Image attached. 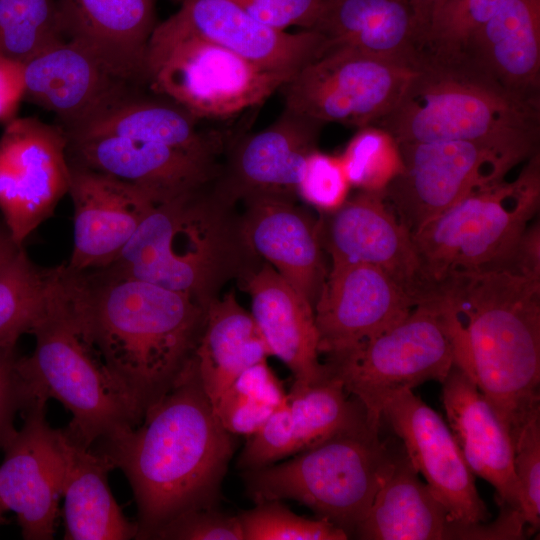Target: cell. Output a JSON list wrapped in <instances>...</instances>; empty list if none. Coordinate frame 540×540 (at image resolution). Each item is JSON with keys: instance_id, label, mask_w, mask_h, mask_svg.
Here are the masks:
<instances>
[{"instance_id": "cell-37", "label": "cell", "mask_w": 540, "mask_h": 540, "mask_svg": "<svg viewBox=\"0 0 540 540\" xmlns=\"http://www.w3.org/2000/svg\"><path fill=\"white\" fill-rule=\"evenodd\" d=\"M244 540H346L349 536L322 518L292 512L280 500L256 504L238 514Z\"/></svg>"}, {"instance_id": "cell-44", "label": "cell", "mask_w": 540, "mask_h": 540, "mask_svg": "<svg viewBox=\"0 0 540 540\" xmlns=\"http://www.w3.org/2000/svg\"><path fill=\"white\" fill-rule=\"evenodd\" d=\"M505 270L540 280V223L533 221L520 235Z\"/></svg>"}, {"instance_id": "cell-29", "label": "cell", "mask_w": 540, "mask_h": 540, "mask_svg": "<svg viewBox=\"0 0 540 540\" xmlns=\"http://www.w3.org/2000/svg\"><path fill=\"white\" fill-rule=\"evenodd\" d=\"M464 62L540 102V0H505L474 33Z\"/></svg>"}, {"instance_id": "cell-19", "label": "cell", "mask_w": 540, "mask_h": 540, "mask_svg": "<svg viewBox=\"0 0 540 540\" xmlns=\"http://www.w3.org/2000/svg\"><path fill=\"white\" fill-rule=\"evenodd\" d=\"M383 417L452 521L463 525L489 521L491 515L477 491L475 475L441 415L412 390H405L387 402Z\"/></svg>"}, {"instance_id": "cell-4", "label": "cell", "mask_w": 540, "mask_h": 540, "mask_svg": "<svg viewBox=\"0 0 540 540\" xmlns=\"http://www.w3.org/2000/svg\"><path fill=\"white\" fill-rule=\"evenodd\" d=\"M440 296L463 331L459 365L510 436L540 411V280L507 270L451 275Z\"/></svg>"}, {"instance_id": "cell-24", "label": "cell", "mask_w": 540, "mask_h": 540, "mask_svg": "<svg viewBox=\"0 0 540 540\" xmlns=\"http://www.w3.org/2000/svg\"><path fill=\"white\" fill-rule=\"evenodd\" d=\"M64 37L93 54L114 76L145 86V58L158 24L155 0H57Z\"/></svg>"}, {"instance_id": "cell-14", "label": "cell", "mask_w": 540, "mask_h": 540, "mask_svg": "<svg viewBox=\"0 0 540 540\" xmlns=\"http://www.w3.org/2000/svg\"><path fill=\"white\" fill-rule=\"evenodd\" d=\"M67 137L59 125L16 117L0 136V212L19 246L68 193Z\"/></svg>"}, {"instance_id": "cell-6", "label": "cell", "mask_w": 540, "mask_h": 540, "mask_svg": "<svg viewBox=\"0 0 540 540\" xmlns=\"http://www.w3.org/2000/svg\"><path fill=\"white\" fill-rule=\"evenodd\" d=\"M376 125L397 142L470 141L518 165L539 153L540 102L508 92L467 62L426 63Z\"/></svg>"}, {"instance_id": "cell-23", "label": "cell", "mask_w": 540, "mask_h": 540, "mask_svg": "<svg viewBox=\"0 0 540 540\" xmlns=\"http://www.w3.org/2000/svg\"><path fill=\"white\" fill-rule=\"evenodd\" d=\"M175 23L269 71L294 75L327 48L316 30L272 29L234 0H180Z\"/></svg>"}, {"instance_id": "cell-30", "label": "cell", "mask_w": 540, "mask_h": 540, "mask_svg": "<svg viewBox=\"0 0 540 540\" xmlns=\"http://www.w3.org/2000/svg\"><path fill=\"white\" fill-rule=\"evenodd\" d=\"M328 47L343 46L421 68L419 30L409 0H325L316 27Z\"/></svg>"}, {"instance_id": "cell-47", "label": "cell", "mask_w": 540, "mask_h": 540, "mask_svg": "<svg viewBox=\"0 0 540 540\" xmlns=\"http://www.w3.org/2000/svg\"><path fill=\"white\" fill-rule=\"evenodd\" d=\"M5 511V508L0 500V522L2 521V513Z\"/></svg>"}, {"instance_id": "cell-17", "label": "cell", "mask_w": 540, "mask_h": 540, "mask_svg": "<svg viewBox=\"0 0 540 540\" xmlns=\"http://www.w3.org/2000/svg\"><path fill=\"white\" fill-rule=\"evenodd\" d=\"M323 126L284 108L266 128L237 133L226 149L214 189L234 204L259 198L296 200L302 166L318 149Z\"/></svg>"}, {"instance_id": "cell-45", "label": "cell", "mask_w": 540, "mask_h": 540, "mask_svg": "<svg viewBox=\"0 0 540 540\" xmlns=\"http://www.w3.org/2000/svg\"><path fill=\"white\" fill-rule=\"evenodd\" d=\"M413 8L418 30L420 45L429 26L432 15L442 0H409Z\"/></svg>"}, {"instance_id": "cell-28", "label": "cell", "mask_w": 540, "mask_h": 540, "mask_svg": "<svg viewBox=\"0 0 540 540\" xmlns=\"http://www.w3.org/2000/svg\"><path fill=\"white\" fill-rule=\"evenodd\" d=\"M408 459L391 451L389 465L364 520L355 531L363 540L469 539L471 525L451 520Z\"/></svg>"}, {"instance_id": "cell-16", "label": "cell", "mask_w": 540, "mask_h": 540, "mask_svg": "<svg viewBox=\"0 0 540 540\" xmlns=\"http://www.w3.org/2000/svg\"><path fill=\"white\" fill-rule=\"evenodd\" d=\"M46 402L21 411L23 425L10 435L0 465V500L13 511L27 540H51L66 468L65 434L45 418Z\"/></svg>"}, {"instance_id": "cell-40", "label": "cell", "mask_w": 540, "mask_h": 540, "mask_svg": "<svg viewBox=\"0 0 540 540\" xmlns=\"http://www.w3.org/2000/svg\"><path fill=\"white\" fill-rule=\"evenodd\" d=\"M153 539L172 540H244L238 515L212 508L184 512L164 526Z\"/></svg>"}, {"instance_id": "cell-9", "label": "cell", "mask_w": 540, "mask_h": 540, "mask_svg": "<svg viewBox=\"0 0 540 540\" xmlns=\"http://www.w3.org/2000/svg\"><path fill=\"white\" fill-rule=\"evenodd\" d=\"M462 341L460 321L438 297L417 304L396 324L324 363L362 404L368 422L380 428L383 409L393 396L426 381L445 380Z\"/></svg>"}, {"instance_id": "cell-12", "label": "cell", "mask_w": 540, "mask_h": 540, "mask_svg": "<svg viewBox=\"0 0 540 540\" xmlns=\"http://www.w3.org/2000/svg\"><path fill=\"white\" fill-rule=\"evenodd\" d=\"M419 69L349 47H328L280 91L284 108L322 124L376 125Z\"/></svg>"}, {"instance_id": "cell-3", "label": "cell", "mask_w": 540, "mask_h": 540, "mask_svg": "<svg viewBox=\"0 0 540 540\" xmlns=\"http://www.w3.org/2000/svg\"><path fill=\"white\" fill-rule=\"evenodd\" d=\"M176 103L135 89L68 132L71 163L110 175L156 204L211 188L236 132L205 127Z\"/></svg>"}, {"instance_id": "cell-22", "label": "cell", "mask_w": 540, "mask_h": 540, "mask_svg": "<svg viewBox=\"0 0 540 540\" xmlns=\"http://www.w3.org/2000/svg\"><path fill=\"white\" fill-rule=\"evenodd\" d=\"M25 97L77 128L136 88L114 76L80 44L63 39L24 64Z\"/></svg>"}, {"instance_id": "cell-5", "label": "cell", "mask_w": 540, "mask_h": 540, "mask_svg": "<svg viewBox=\"0 0 540 540\" xmlns=\"http://www.w3.org/2000/svg\"><path fill=\"white\" fill-rule=\"evenodd\" d=\"M236 204L214 186L156 204L119 257L104 268L186 294L204 306L263 262L249 247Z\"/></svg>"}, {"instance_id": "cell-42", "label": "cell", "mask_w": 540, "mask_h": 540, "mask_svg": "<svg viewBox=\"0 0 540 540\" xmlns=\"http://www.w3.org/2000/svg\"><path fill=\"white\" fill-rule=\"evenodd\" d=\"M16 346L0 349V448L15 431L14 419L23 407L20 378L17 371L19 358Z\"/></svg>"}, {"instance_id": "cell-32", "label": "cell", "mask_w": 540, "mask_h": 540, "mask_svg": "<svg viewBox=\"0 0 540 540\" xmlns=\"http://www.w3.org/2000/svg\"><path fill=\"white\" fill-rule=\"evenodd\" d=\"M269 355L251 313L240 305L233 290L208 304L195 360L212 406L245 369Z\"/></svg>"}, {"instance_id": "cell-31", "label": "cell", "mask_w": 540, "mask_h": 540, "mask_svg": "<svg viewBox=\"0 0 540 540\" xmlns=\"http://www.w3.org/2000/svg\"><path fill=\"white\" fill-rule=\"evenodd\" d=\"M64 434V539L136 538V523L125 517L110 490L108 473L113 467L109 460L100 452L83 447Z\"/></svg>"}, {"instance_id": "cell-1", "label": "cell", "mask_w": 540, "mask_h": 540, "mask_svg": "<svg viewBox=\"0 0 540 540\" xmlns=\"http://www.w3.org/2000/svg\"><path fill=\"white\" fill-rule=\"evenodd\" d=\"M235 436L216 417L194 356L137 426L97 443L96 451L130 483L138 511L136 539H153L184 512L216 507Z\"/></svg>"}, {"instance_id": "cell-27", "label": "cell", "mask_w": 540, "mask_h": 540, "mask_svg": "<svg viewBox=\"0 0 540 540\" xmlns=\"http://www.w3.org/2000/svg\"><path fill=\"white\" fill-rule=\"evenodd\" d=\"M240 286L249 294L251 315L268 348L291 371L295 385L317 383L328 375L320 361L313 306L266 262Z\"/></svg>"}, {"instance_id": "cell-8", "label": "cell", "mask_w": 540, "mask_h": 540, "mask_svg": "<svg viewBox=\"0 0 540 540\" xmlns=\"http://www.w3.org/2000/svg\"><path fill=\"white\" fill-rule=\"evenodd\" d=\"M379 428L366 423L340 432L280 464L243 471L255 503L295 500L354 536L391 458Z\"/></svg>"}, {"instance_id": "cell-10", "label": "cell", "mask_w": 540, "mask_h": 540, "mask_svg": "<svg viewBox=\"0 0 540 540\" xmlns=\"http://www.w3.org/2000/svg\"><path fill=\"white\" fill-rule=\"evenodd\" d=\"M540 206V155L513 181L477 190L412 234L423 272L438 292L453 274L505 270Z\"/></svg>"}, {"instance_id": "cell-43", "label": "cell", "mask_w": 540, "mask_h": 540, "mask_svg": "<svg viewBox=\"0 0 540 540\" xmlns=\"http://www.w3.org/2000/svg\"><path fill=\"white\" fill-rule=\"evenodd\" d=\"M24 63L0 56V122L5 125L17 116L25 97Z\"/></svg>"}, {"instance_id": "cell-21", "label": "cell", "mask_w": 540, "mask_h": 540, "mask_svg": "<svg viewBox=\"0 0 540 540\" xmlns=\"http://www.w3.org/2000/svg\"><path fill=\"white\" fill-rule=\"evenodd\" d=\"M68 193L74 208L75 271L110 266L156 203L142 190L110 175L69 162Z\"/></svg>"}, {"instance_id": "cell-20", "label": "cell", "mask_w": 540, "mask_h": 540, "mask_svg": "<svg viewBox=\"0 0 540 540\" xmlns=\"http://www.w3.org/2000/svg\"><path fill=\"white\" fill-rule=\"evenodd\" d=\"M366 423L362 404L350 399L341 381L328 371L317 383L291 386L286 401L249 436L237 466L242 471L261 468Z\"/></svg>"}, {"instance_id": "cell-11", "label": "cell", "mask_w": 540, "mask_h": 540, "mask_svg": "<svg viewBox=\"0 0 540 540\" xmlns=\"http://www.w3.org/2000/svg\"><path fill=\"white\" fill-rule=\"evenodd\" d=\"M292 76L263 69L171 18L156 25L146 51L149 91L203 121L228 120L259 106Z\"/></svg>"}, {"instance_id": "cell-25", "label": "cell", "mask_w": 540, "mask_h": 540, "mask_svg": "<svg viewBox=\"0 0 540 540\" xmlns=\"http://www.w3.org/2000/svg\"><path fill=\"white\" fill-rule=\"evenodd\" d=\"M243 205L242 232L251 250L314 308L328 272L319 220L296 200L259 198Z\"/></svg>"}, {"instance_id": "cell-34", "label": "cell", "mask_w": 540, "mask_h": 540, "mask_svg": "<svg viewBox=\"0 0 540 540\" xmlns=\"http://www.w3.org/2000/svg\"><path fill=\"white\" fill-rule=\"evenodd\" d=\"M505 0H442L422 38L423 64L464 62L474 33Z\"/></svg>"}, {"instance_id": "cell-18", "label": "cell", "mask_w": 540, "mask_h": 540, "mask_svg": "<svg viewBox=\"0 0 540 540\" xmlns=\"http://www.w3.org/2000/svg\"><path fill=\"white\" fill-rule=\"evenodd\" d=\"M416 305L380 268L331 261L314 305L320 355L351 350L402 320Z\"/></svg>"}, {"instance_id": "cell-13", "label": "cell", "mask_w": 540, "mask_h": 540, "mask_svg": "<svg viewBox=\"0 0 540 540\" xmlns=\"http://www.w3.org/2000/svg\"><path fill=\"white\" fill-rule=\"evenodd\" d=\"M398 143L404 168L384 190V197L411 234L473 192L505 180L516 166L470 141Z\"/></svg>"}, {"instance_id": "cell-35", "label": "cell", "mask_w": 540, "mask_h": 540, "mask_svg": "<svg viewBox=\"0 0 540 540\" xmlns=\"http://www.w3.org/2000/svg\"><path fill=\"white\" fill-rule=\"evenodd\" d=\"M63 39L57 0H0V56L25 64Z\"/></svg>"}, {"instance_id": "cell-38", "label": "cell", "mask_w": 540, "mask_h": 540, "mask_svg": "<svg viewBox=\"0 0 540 540\" xmlns=\"http://www.w3.org/2000/svg\"><path fill=\"white\" fill-rule=\"evenodd\" d=\"M511 439L521 513L529 532L534 534L540 527V411L517 428Z\"/></svg>"}, {"instance_id": "cell-15", "label": "cell", "mask_w": 540, "mask_h": 540, "mask_svg": "<svg viewBox=\"0 0 540 540\" xmlns=\"http://www.w3.org/2000/svg\"><path fill=\"white\" fill-rule=\"evenodd\" d=\"M318 220L322 247L331 261L380 268L416 304L439 297L425 277L412 234L386 202L384 192L359 191Z\"/></svg>"}, {"instance_id": "cell-39", "label": "cell", "mask_w": 540, "mask_h": 540, "mask_svg": "<svg viewBox=\"0 0 540 540\" xmlns=\"http://www.w3.org/2000/svg\"><path fill=\"white\" fill-rule=\"evenodd\" d=\"M351 185L340 156L312 151L305 159L297 196L321 213L337 210L348 199Z\"/></svg>"}, {"instance_id": "cell-26", "label": "cell", "mask_w": 540, "mask_h": 540, "mask_svg": "<svg viewBox=\"0 0 540 540\" xmlns=\"http://www.w3.org/2000/svg\"><path fill=\"white\" fill-rule=\"evenodd\" d=\"M442 384L451 432L475 476L495 489L499 505L521 512L511 436L470 374L455 363Z\"/></svg>"}, {"instance_id": "cell-7", "label": "cell", "mask_w": 540, "mask_h": 540, "mask_svg": "<svg viewBox=\"0 0 540 540\" xmlns=\"http://www.w3.org/2000/svg\"><path fill=\"white\" fill-rule=\"evenodd\" d=\"M30 334L34 350L17 360L22 410L34 402L59 401L72 416L64 432L86 448L141 422L129 392L82 334L60 266L49 270L43 308Z\"/></svg>"}, {"instance_id": "cell-41", "label": "cell", "mask_w": 540, "mask_h": 540, "mask_svg": "<svg viewBox=\"0 0 540 540\" xmlns=\"http://www.w3.org/2000/svg\"><path fill=\"white\" fill-rule=\"evenodd\" d=\"M260 23L278 30L289 27L313 30L321 18L325 0H234Z\"/></svg>"}, {"instance_id": "cell-33", "label": "cell", "mask_w": 540, "mask_h": 540, "mask_svg": "<svg viewBox=\"0 0 540 540\" xmlns=\"http://www.w3.org/2000/svg\"><path fill=\"white\" fill-rule=\"evenodd\" d=\"M49 270L39 269L23 248L0 269V349L14 347L39 318Z\"/></svg>"}, {"instance_id": "cell-36", "label": "cell", "mask_w": 540, "mask_h": 540, "mask_svg": "<svg viewBox=\"0 0 540 540\" xmlns=\"http://www.w3.org/2000/svg\"><path fill=\"white\" fill-rule=\"evenodd\" d=\"M339 156L351 187L364 192H384L404 168L399 143L377 125L359 128Z\"/></svg>"}, {"instance_id": "cell-46", "label": "cell", "mask_w": 540, "mask_h": 540, "mask_svg": "<svg viewBox=\"0 0 540 540\" xmlns=\"http://www.w3.org/2000/svg\"><path fill=\"white\" fill-rule=\"evenodd\" d=\"M23 246L15 243L7 227L0 223V269L10 262Z\"/></svg>"}, {"instance_id": "cell-2", "label": "cell", "mask_w": 540, "mask_h": 540, "mask_svg": "<svg viewBox=\"0 0 540 540\" xmlns=\"http://www.w3.org/2000/svg\"><path fill=\"white\" fill-rule=\"evenodd\" d=\"M60 267L82 334L144 416L193 360L207 307L186 294L103 269Z\"/></svg>"}]
</instances>
